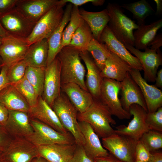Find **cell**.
Instances as JSON below:
<instances>
[{
	"mask_svg": "<svg viewBox=\"0 0 162 162\" xmlns=\"http://www.w3.org/2000/svg\"><path fill=\"white\" fill-rule=\"evenodd\" d=\"M57 56L61 64V85L74 83L88 91L85 80L86 70L80 61V52L68 46L63 47Z\"/></svg>",
	"mask_w": 162,
	"mask_h": 162,
	"instance_id": "obj_1",
	"label": "cell"
},
{
	"mask_svg": "<svg viewBox=\"0 0 162 162\" xmlns=\"http://www.w3.org/2000/svg\"><path fill=\"white\" fill-rule=\"evenodd\" d=\"M106 107L99 100L94 98L93 102L84 112H78V121L88 123L99 138H105L116 134L110 124L115 125L116 121Z\"/></svg>",
	"mask_w": 162,
	"mask_h": 162,
	"instance_id": "obj_2",
	"label": "cell"
},
{
	"mask_svg": "<svg viewBox=\"0 0 162 162\" xmlns=\"http://www.w3.org/2000/svg\"><path fill=\"white\" fill-rule=\"evenodd\" d=\"M106 9L110 18L107 26L114 36L124 45L134 46L133 31L139 26L124 14L118 4L109 3Z\"/></svg>",
	"mask_w": 162,
	"mask_h": 162,
	"instance_id": "obj_3",
	"label": "cell"
},
{
	"mask_svg": "<svg viewBox=\"0 0 162 162\" xmlns=\"http://www.w3.org/2000/svg\"><path fill=\"white\" fill-rule=\"evenodd\" d=\"M51 108L63 127L72 135L76 144L83 146L85 140L77 119L78 112L62 91Z\"/></svg>",
	"mask_w": 162,
	"mask_h": 162,
	"instance_id": "obj_4",
	"label": "cell"
},
{
	"mask_svg": "<svg viewBox=\"0 0 162 162\" xmlns=\"http://www.w3.org/2000/svg\"><path fill=\"white\" fill-rule=\"evenodd\" d=\"M30 121L34 132L26 138L37 147L56 143H76L74 137L69 132L62 134L38 120L30 118Z\"/></svg>",
	"mask_w": 162,
	"mask_h": 162,
	"instance_id": "obj_5",
	"label": "cell"
},
{
	"mask_svg": "<svg viewBox=\"0 0 162 162\" xmlns=\"http://www.w3.org/2000/svg\"><path fill=\"white\" fill-rule=\"evenodd\" d=\"M66 4L60 0L35 23L27 40L29 46L44 39H47L60 23L64 13L63 8Z\"/></svg>",
	"mask_w": 162,
	"mask_h": 162,
	"instance_id": "obj_6",
	"label": "cell"
},
{
	"mask_svg": "<svg viewBox=\"0 0 162 162\" xmlns=\"http://www.w3.org/2000/svg\"><path fill=\"white\" fill-rule=\"evenodd\" d=\"M120 90V82L111 79L103 78L99 100L112 115L121 120L129 119L131 115L123 108L118 98Z\"/></svg>",
	"mask_w": 162,
	"mask_h": 162,
	"instance_id": "obj_7",
	"label": "cell"
},
{
	"mask_svg": "<svg viewBox=\"0 0 162 162\" xmlns=\"http://www.w3.org/2000/svg\"><path fill=\"white\" fill-rule=\"evenodd\" d=\"M103 147L109 153L124 162H136L135 150L138 141L118 134L102 139Z\"/></svg>",
	"mask_w": 162,
	"mask_h": 162,
	"instance_id": "obj_8",
	"label": "cell"
},
{
	"mask_svg": "<svg viewBox=\"0 0 162 162\" xmlns=\"http://www.w3.org/2000/svg\"><path fill=\"white\" fill-rule=\"evenodd\" d=\"M29 46L26 38L9 34L2 38L0 47L1 67L8 68L23 60Z\"/></svg>",
	"mask_w": 162,
	"mask_h": 162,
	"instance_id": "obj_9",
	"label": "cell"
},
{
	"mask_svg": "<svg viewBox=\"0 0 162 162\" xmlns=\"http://www.w3.org/2000/svg\"><path fill=\"white\" fill-rule=\"evenodd\" d=\"M0 22L9 34L27 38L35 23L25 16L16 8L0 16Z\"/></svg>",
	"mask_w": 162,
	"mask_h": 162,
	"instance_id": "obj_10",
	"label": "cell"
},
{
	"mask_svg": "<svg viewBox=\"0 0 162 162\" xmlns=\"http://www.w3.org/2000/svg\"><path fill=\"white\" fill-rule=\"evenodd\" d=\"M61 64L57 56L45 69L43 99L51 107L61 92Z\"/></svg>",
	"mask_w": 162,
	"mask_h": 162,
	"instance_id": "obj_11",
	"label": "cell"
},
{
	"mask_svg": "<svg viewBox=\"0 0 162 162\" xmlns=\"http://www.w3.org/2000/svg\"><path fill=\"white\" fill-rule=\"evenodd\" d=\"M124 45L140 61L144 70V79L149 82H155L158 68L162 64L160 50H155L147 47L144 52H142L130 45Z\"/></svg>",
	"mask_w": 162,
	"mask_h": 162,
	"instance_id": "obj_12",
	"label": "cell"
},
{
	"mask_svg": "<svg viewBox=\"0 0 162 162\" xmlns=\"http://www.w3.org/2000/svg\"><path fill=\"white\" fill-rule=\"evenodd\" d=\"M128 112L133 116V119L127 126L122 125L116 127L115 132L138 141L142 134L149 130L146 122L148 112L140 106L133 104L130 106Z\"/></svg>",
	"mask_w": 162,
	"mask_h": 162,
	"instance_id": "obj_13",
	"label": "cell"
},
{
	"mask_svg": "<svg viewBox=\"0 0 162 162\" xmlns=\"http://www.w3.org/2000/svg\"><path fill=\"white\" fill-rule=\"evenodd\" d=\"M38 156L37 147L24 138L13 139L3 156L7 162H32Z\"/></svg>",
	"mask_w": 162,
	"mask_h": 162,
	"instance_id": "obj_14",
	"label": "cell"
},
{
	"mask_svg": "<svg viewBox=\"0 0 162 162\" xmlns=\"http://www.w3.org/2000/svg\"><path fill=\"white\" fill-rule=\"evenodd\" d=\"M129 73L141 89L146 102L148 112H154L161 107L162 91L154 85L148 84L142 77L139 70L131 68Z\"/></svg>",
	"mask_w": 162,
	"mask_h": 162,
	"instance_id": "obj_15",
	"label": "cell"
},
{
	"mask_svg": "<svg viewBox=\"0 0 162 162\" xmlns=\"http://www.w3.org/2000/svg\"><path fill=\"white\" fill-rule=\"evenodd\" d=\"M99 42L105 44L111 52L117 55L132 68L140 71L143 70L139 59L133 56L124 45L115 37L107 25L102 32Z\"/></svg>",
	"mask_w": 162,
	"mask_h": 162,
	"instance_id": "obj_16",
	"label": "cell"
},
{
	"mask_svg": "<svg viewBox=\"0 0 162 162\" xmlns=\"http://www.w3.org/2000/svg\"><path fill=\"white\" fill-rule=\"evenodd\" d=\"M27 112L9 110V116L4 127L13 139L31 135L34 130Z\"/></svg>",
	"mask_w": 162,
	"mask_h": 162,
	"instance_id": "obj_17",
	"label": "cell"
},
{
	"mask_svg": "<svg viewBox=\"0 0 162 162\" xmlns=\"http://www.w3.org/2000/svg\"><path fill=\"white\" fill-rule=\"evenodd\" d=\"M59 2L58 0H18L16 8L28 20L36 23Z\"/></svg>",
	"mask_w": 162,
	"mask_h": 162,
	"instance_id": "obj_18",
	"label": "cell"
},
{
	"mask_svg": "<svg viewBox=\"0 0 162 162\" xmlns=\"http://www.w3.org/2000/svg\"><path fill=\"white\" fill-rule=\"evenodd\" d=\"M121 97L120 101L123 108L128 112L130 106L138 104L148 112L145 100L139 86L131 77L129 72L120 82Z\"/></svg>",
	"mask_w": 162,
	"mask_h": 162,
	"instance_id": "obj_19",
	"label": "cell"
},
{
	"mask_svg": "<svg viewBox=\"0 0 162 162\" xmlns=\"http://www.w3.org/2000/svg\"><path fill=\"white\" fill-rule=\"evenodd\" d=\"M28 114L30 118L38 120L60 133L66 134L69 132L62 125L52 108L41 97L39 98L35 106L30 107Z\"/></svg>",
	"mask_w": 162,
	"mask_h": 162,
	"instance_id": "obj_20",
	"label": "cell"
},
{
	"mask_svg": "<svg viewBox=\"0 0 162 162\" xmlns=\"http://www.w3.org/2000/svg\"><path fill=\"white\" fill-rule=\"evenodd\" d=\"M76 144L56 143L37 147L39 156L48 162H69Z\"/></svg>",
	"mask_w": 162,
	"mask_h": 162,
	"instance_id": "obj_21",
	"label": "cell"
},
{
	"mask_svg": "<svg viewBox=\"0 0 162 162\" xmlns=\"http://www.w3.org/2000/svg\"><path fill=\"white\" fill-rule=\"evenodd\" d=\"M78 123L85 140L82 146L87 155L93 160L108 155L109 152L103 147L99 138L91 126L84 122L78 121Z\"/></svg>",
	"mask_w": 162,
	"mask_h": 162,
	"instance_id": "obj_22",
	"label": "cell"
},
{
	"mask_svg": "<svg viewBox=\"0 0 162 162\" xmlns=\"http://www.w3.org/2000/svg\"><path fill=\"white\" fill-rule=\"evenodd\" d=\"M80 57L86 65L87 73L86 84L93 98L99 100L103 78L100 71L87 51L80 52Z\"/></svg>",
	"mask_w": 162,
	"mask_h": 162,
	"instance_id": "obj_23",
	"label": "cell"
},
{
	"mask_svg": "<svg viewBox=\"0 0 162 162\" xmlns=\"http://www.w3.org/2000/svg\"><path fill=\"white\" fill-rule=\"evenodd\" d=\"M61 90L67 96L79 113H82L92 104L94 98L88 91L76 84L69 83L61 85Z\"/></svg>",
	"mask_w": 162,
	"mask_h": 162,
	"instance_id": "obj_24",
	"label": "cell"
},
{
	"mask_svg": "<svg viewBox=\"0 0 162 162\" xmlns=\"http://www.w3.org/2000/svg\"><path fill=\"white\" fill-rule=\"evenodd\" d=\"M132 68L114 53L111 52L103 69L100 71L103 78L111 79L121 82Z\"/></svg>",
	"mask_w": 162,
	"mask_h": 162,
	"instance_id": "obj_25",
	"label": "cell"
},
{
	"mask_svg": "<svg viewBox=\"0 0 162 162\" xmlns=\"http://www.w3.org/2000/svg\"><path fill=\"white\" fill-rule=\"evenodd\" d=\"M72 6L70 3L66 6L60 23L47 39L49 50L47 66L54 60L62 49L61 42L63 33L70 20Z\"/></svg>",
	"mask_w": 162,
	"mask_h": 162,
	"instance_id": "obj_26",
	"label": "cell"
},
{
	"mask_svg": "<svg viewBox=\"0 0 162 162\" xmlns=\"http://www.w3.org/2000/svg\"><path fill=\"white\" fill-rule=\"evenodd\" d=\"M48 50L47 39L39 40L29 46L23 60L27 66L46 68Z\"/></svg>",
	"mask_w": 162,
	"mask_h": 162,
	"instance_id": "obj_27",
	"label": "cell"
},
{
	"mask_svg": "<svg viewBox=\"0 0 162 162\" xmlns=\"http://www.w3.org/2000/svg\"><path fill=\"white\" fill-rule=\"evenodd\" d=\"M79 11L81 17L89 26L94 38L99 41L102 32L110 20L106 9L97 12L88 11L83 9Z\"/></svg>",
	"mask_w": 162,
	"mask_h": 162,
	"instance_id": "obj_28",
	"label": "cell"
},
{
	"mask_svg": "<svg viewBox=\"0 0 162 162\" xmlns=\"http://www.w3.org/2000/svg\"><path fill=\"white\" fill-rule=\"evenodd\" d=\"M0 102L8 110L28 112L30 106L12 84H10L0 92Z\"/></svg>",
	"mask_w": 162,
	"mask_h": 162,
	"instance_id": "obj_29",
	"label": "cell"
},
{
	"mask_svg": "<svg viewBox=\"0 0 162 162\" xmlns=\"http://www.w3.org/2000/svg\"><path fill=\"white\" fill-rule=\"evenodd\" d=\"M162 26V19L149 25L139 26L133 33L135 48L139 50L147 48Z\"/></svg>",
	"mask_w": 162,
	"mask_h": 162,
	"instance_id": "obj_30",
	"label": "cell"
},
{
	"mask_svg": "<svg viewBox=\"0 0 162 162\" xmlns=\"http://www.w3.org/2000/svg\"><path fill=\"white\" fill-rule=\"evenodd\" d=\"M121 7L132 14L133 17L137 20L139 26L145 24V20L146 17L154 12L150 4L146 0L124 4Z\"/></svg>",
	"mask_w": 162,
	"mask_h": 162,
	"instance_id": "obj_31",
	"label": "cell"
},
{
	"mask_svg": "<svg viewBox=\"0 0 162 162\" xmlns=\"http://www.w3.org/2000/svg\"><path fill=\"white\" fill-rule=\"evenodd\" d=\"M78 7L73 5L70 20L65 28L61 42L62 49L68 46L74 34L85 21L81 17Z\"/></svg>",
	"mask_w": 162,
	"mask_h": 162,
	"instance_id": "obj_32",
	"label": "cell"
},
{
	"mask_svg": "<svg viewBox=\"0 0 162 162\" xmlns=\"http://www.w3.org/2000/svg\"><path fill=\"white\" fill-rule=\"evenodd\" d=\"M86 51L91 54L93 60L100 70H102L106 61L111 51L106 45L96 40L94 38L88 45Z\"/></svg>",
	"mask_w": 162,
	"mask_h": 162,
	"instance_id": "obj_33",
	"label": "cell"
},
{
	"mask_svg": "<svg viewBox=\"0 0 162 162\" xmlns=\"http://www.w3.org/2000/svg\"><path fill=\"white\" fill-rule=\"evenodd\" d=\"M93 38L89 26L85 22L74 34L68 46L80 52L86 51L87 48Z\"/></svg>",
	"mask_w": 162,
	"mask_h": 162,
	"instance_id": "obj_34",
	"label": "cell"
},
{
	"mask_svg": "<svg viewBox=\"0 0 162 162\" xmlns=\"http://www.w3.org/2000/svg\"><path fill=\"white\" fill-rule=\"evenodd\" d=\"M45 68L27 66L24 77L33 86L39 97L43 94Z\"/></svg>",
	"mask_w": 162,
	"mask_h": 162,
	"instance_id": "obj_35",
	"label": "cell"
},
{
	"mask_svg": "<svg viewBox=\"0 0 162 162\" xmlns=\"http://www.w3.org/2000/svg\"><path fill=\"white\" fill-rule=\"evenodd\" d=\"M12 85L24 98L30 107L37 105L39 97L34 87L24 77Z\"/></svg>",
	"mask_w": 162,
	"mask_h": 162,
	"instance_id": "obj_36",
	"label": "cell"
},
{
	"mask_svg": "<svg viewBox=\"0 0 162 162\" xmlns=\"http://www.w3.org/2000/svg\"><path fill=\"white\" fill-rule=\"evenodd\" d=\"M139 141L150 152L162 148V132L149 130L144 133Z\"/></svg>",
	"mask_w": 162,
	"mask_h": 162,
	"instance_id": "obj_37",
	"label": "cell"
},
{
	"mask_svg": "<svg viewBox=\"0 0 162 162\" xmlns=\"http://www.w3.org/2000/svg\"><path fill=\"white\" fill-rule=\"evenodd\" d=\"M27 66L25 61L22 60L8 68L7 75L10 84L16 83L24 77Z\"/></svg>",
	"mask_w": 162,
	"mask_h": 162,
	"instance_id": "obj_38",
	"label": "cell"
},
{
	"mask_svg": "<svg viewBox=\"0 0 162 162\" xmlns=\"http://www.w3.org/2000/svg\"><path fill=\"white\" fill-rule=\"evenodd\" d=\"M146 122L149 130L162 132V107L155 112H147Z\"/></svg>",
	"mask_w": 162,
	"mask_h": 162,
	"instance_id": "obj_39",
	"label": "cell"
},
{
	"mask_svg": "<svg viewBox=\"0 0 162 162\" xmlns=\"http://www.w3.org/2000/svg\"><path fill=\"white\" fill-rule=\"evenodd\" d=\"M135 154L136 160L148 162L151 157V152L139 140L136 147Z\"/></svg>",
	"mask_w": 162,
	"mask_h": 162,
	"instance_id": "obj_40",
	"label": "cell"
},
{
	"mask_svg": "<svg viewBox=\"0 0 162 162\" xmlns=\"http://www.w3.org/2000/svg\"><path fill=\"white\" fill-rule=\"evenodd\" d=\"M69 162H94L86 154L82 146L76 144L73 156Z\"/></svg>",
	"mask_w": 162,
	"mask_h": 162,
	"instance_id": "obj_41",
	"label": "cell"
},
{
	"mask_svg": "<svg viewBox=\"0 0 162 162\" xmlns=\"http://www.w3.org/2000/svg\"><path fill=\"white\" fill-rule=\"evenodd\" d=\"M13 139L4 127L0 125V150L5 152Z\"/></svg>",
	"mask_w": 162,
	"mask_h": 162,
	"instance_id": "obj_42",
	"label": "cell"
},
{
	"mask_svg": "<svg viewBox=\"0 0 162 162\" xmlns=\"http://www.w3.org/2000/svg\"><path fill=\"white\" fill-rule=\"evenodd\" d=\"M61 2L66 4L69 3L73 5L78 7L88 3H92L94 5L101 6L103 5L105 0H61Z\"/></svg>",
	"mask_w": 162,
	"mask_h": 162,
	"instance_id": "obj_43",
	"label": "cell"
},
{
	"mask_svg": "<svg viewBox=\"0 0 162 162\" xmlns=\"http://www.w3.org/2000/svg\"><path fill=\"white\" fill-rule=\"evenodd\" d=\"M18 1V0H0V16L15 8Z\"/></svg>",
	"mask_w": 162,
	"mask_h": 162,
	"instance_id": "obj_44",
	"label": "cell"
},
{
	"mask_svg": "<svg viewBox=\"0 0 162 162\" xmlns=\"http://www.w3.org/2000/svg\"><path fill=\"white\" fill-rule=\"evenodd\" d=\"M8 67L5 66L1 67L0 72V92L10 84L7 75Z\"/></svg>",
	"mask_w": 162,
	"mask_h": 162,
	"instance_id": "obj_45",
	"label": "cell"
},
{
	"mask_svg": "<svg viewBox=\"0 0 162 162\" xmlns=\"http://www.w3.org/2000/svg\"><path fill=\"white\" fill-rule=\"evenodd\" d=\"M9 116V110L0 102V125L5 127Z\"/></svg>",
	"mask_w": 162,
	"mask_h": 162,
	"instance_id": "obj_46",
	"label": "cell"
},
{
	"mask_svg": "<svg viewBox=\"0 0 162 162\" xmlns=\"http://www.w3.org/2000/svg\"><path fill=\"white\" fill-rule=\"evenodd\" d=\"M162 46V34L160 33L156 35L149 44L148 47L152 50H158Z\"/></svg>",
	"mask_w": 162,
	"mask_h": 162,
	"instance_id": "obj_47",
	"label": "cell"
},
{
	"mask_svg": "<svg viewBox=\"0 0 162 162\" xmlns=\"http://www.w3.org/2000/svg\"><path fill=\"white\" fill-rule=\"evenodd\" d=\"M94 162H124L109 153L106 156L98 157L94 160Z\"/></svg>",
	"mask_w": 162,
	"mask_h": 162,
	"instance_id": "obj_48",
	"label": "cell"
},
{
	"mask_svg": "<svg viewBox=\"0 0 162 162\" xmlns=\"http://www.w3.org/2000/svg\"><path fill=\"white\" fill-rule=\"evenodd\" d=\"M148 162H162V153L155 151L151 152V156Z\"/></svg>",
	"mask_w": 162,
	"mask_h": 162,
	"instance_id": "obj_49",
	"label": "cell"
},
{
	"mask_svg": "<svg viewBox=\"0 0 162 162\" xmlns=\"http://www.w3.org/2000/svg\"><path fill=\"white\" fill-rule=\"evenodd\" d=\"M155 83L154 85L157 88H162V69H160L157 72L155 80Z\"/></svg>",
	"mask_w": 162,
	"mask_h": 162,
	"instance_id": "obj_50",
	"label": "cell"
},
{
	"mask_svg": "<svg viewBox=\"0 0 162 162\" xmlns=\"http://www.w3.org/2000/svg\"><path fill=\"white\" fill-rule=\"evenodd\" d=\"M156 5V14L157 16L160 15L162 13V0H154Z\"/></svg>",
	"mask_w": 162,
	"mask_h": 162,
	"instance_id": "obj_51",
	"label": "cell"
},
{
	"mask_svg": "<svg viewBox=\"0 0 162 162\" xmlns=\"http://www.w3.org/2000/svg\"><path fill=\"white\" fill-rule=\"evenodd\" d=\"M9 34L4 28L0 22V38H5Z\"/></svg>",
	"mask_w": 162,
	"mask_h": 162,
	"instance_id": "obj_52",
	"label": "cell"
},
{
	"mask_svg": "<svg viewBox=\"0 0 162 162\" xmlns=\"http://www.w3.org/2000/svg\"><path fill=\"white\" fill-rule=\"evenodd\" d=\"M32 162H48L44 158L40 156L37 157L34 159Z\"/></svg>",
	"mask_w": 162,
	"mask_h": 162,
	"instance_id": "obj_53",
	"label": "cell"
},
{
	"mask_svg": "<svg viewBox=\"0 0 162 162\" xmlns=\"http://www.w3.org/2000/svg\"><path fill=\"white\" fill-rule=\"evenodd\" d=\"M3 152L0 150V162L3 160Z\"/></svg>",
	"mask_w": 162,
	"mask_h": 162,
	"instance_id": "obj_54",
	"label": "cell"
},
{
	"mask_svg": "<svg viewBox=\"0 0 162 162\" xmlns=\"http://www.w3.org/2000/svg\"><path fill=\"white\" fill-rule=\"evenodd\" d=\"M2 38H0V47L1 46V44L2 42ZM2 64V61L1 58V57L0 56V68H1V66Z\"/></svg>",
	"mask_w": 162,
	"mask_h": 162,
	"instance_id": "obj_55",
	"label": "cell"
},
{
	"mask_svg": "<svg viewBox=\"0 0 162 162\" xmlns=\"http://www.w3.org/2000/svg\"><path fill=\"white\" fill-rule=\"evenodd\" d=\"M136 162H144V161H142L140 160H136Z\"/></svg>",
	"mask_w": 162,
	"mask_h": 162,
	"instance_id": "obj_56",
	"label": "cell"
},
{
	"mask_svg": "<svg viewBox=\"0 0 162 162\" xmlns=\"http://www.w3.org/2000/svg\"><path fill=\"white\" fill-rule=\"evenodd\" d=\"M1 162H7L3 160Z\"/></svg>",
	"mask_w": 162,
	"mask_h": 162,
	"instance_id": "obj_57",
	"label": "cell"
}]
</instances>
